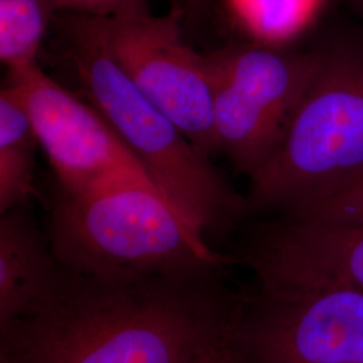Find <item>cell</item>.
<instances>
[{
  "instance_id": "obj_1",
  "label": "cell",
  "mask_w": 363,
  "mask_h": 363,
  "mask_svg": "<svg viewBox=\"0 0 363 363\" xmlns=\"http://www.w3.org/2000/svg\"><path fill=\"white\" fill-rule=\"evenodd\" d=\"M242 298L220 274L106 281L64 269L42 308L0 330V361L194 363L232 340Z\"/></svg>"
},
{
  "instance_id": "obj_9",
  "label": "cell",
  "mask_w": 363,
  "mask_h": 363,
  "mask_svg": "<svg viewBox=\"0 0 363 363\" xmlns=\"http://www.w3.org/2000/svg\"><path fill=\"white\" fill-rule=\"evenodd\" d=\"M241 256L256 279L333 283L363 292V223L281 217L256 229Z\"/></svg>"
},
{
  "instance_id": "obj_13",
  "label": "cell",
  "mask_w": 363,
  "mask_h": 363,
  "mask_svg": "<svg viewBox=\"0 0 363 363\" xmlns=\"http://www.w3.org/2000/svg\"><path fill=\"white\" fill-rule=\"evenodd\" d=\"M316 0H229L237 18L265 38H283L308 19Z\"/></svg>"
},
{
  "instance_id": "obj_10",
  "label": "cell",
  "mask_w": 363,
  "mask_h": 363,
  "mask_svg": "<svg viewBox=\"0 0 363 363\" xmlns=\"http://www.w3.org/2000/svg\"><path fill=\"white\" fill-rule=\"evenodd\" d=\"M64 269L25 206L0 220V330L33 315L55 294Z\"/></svg>"
},
{
  "instance_id": "obj_2",
  "label": "cell",
  "mask_w": 363,
  "mask_h": 363,
  "mask_svg": "<svg viewBox=\"0 0 363 363\" xmlns=\"http://www.w3.org/2000/svg\"><path fill=\"white\" fill-rule=\"evenodd\" d=\"M49 245L67 272L106 281L214 276L233 262L151 183L136 178L61 191L50 211Z\"/></svg>"
},
{
  "instance_id": "obj_16",
  "label": "cell",
  "mask_w": 363,
  "mask_h": 363,
  "mask_svg": "<svg viewBox=\"0 0 363 363\" xmlns=\"http://www.w3.org/2000/svg\"><path fill=\"white\" fill-rule=\"evenodd\" d=\"M194 363H234L232 340L208 351Z\"/></svg>"
},
{
  "instance_id": "obj_6",
  "label": "cell",
  "mask_w": 363,
  "mask_h": 363,
  "mask_svg": "<svg viewBox=\"0 0 363 363\" xmlns=\"http://www.w3.org/2000/svg\"><path fill=\"white\" fill-rule=\"evenodd\" d=\"M220 154L247 177L281 142L320 64V49L232 43L208 54Z\"/></svg>"
},
{
  "instance_id": "obj_18",
  "label": "cell",
  "mask_w": 363,
  "mask_h": 363,
  "mask_svg": "<svg viewBox=\"0 0 363 363\" xmlns=\"http://www.w3.org/2000/svg\"><path fill=\"white\" fill-rule=\"evenodd\" d=\"M357 1H359V3H361V6L363 7V0H357Z\"/></svg>"
},
{
  "instance_id": "obj_17",
  "label": "cell",
  "mask_w": 363,
  "mask_h": 363,
  "mask_svg": "<svg viewBox=\"0 0 363 363\" xmlns=\"http://www.w3.org/2000/svg\"><path fill=\"white\" fill-rule=\"evenodd\" d=\"M211 0H184L186 4V11L190 13L191 16H196L202 13L203 10H206Z\"/></svg>"
},
{
  "instance_id": "obj_3",
  "label": "cell",
  "mask_w": 363,
  "mask_h": 363,
  "mask_svg": "<svg viewBox=\"0 0 363 363\" xmlns=\"http://www.w3.org/2000/svg\"><path fill=\"white\" fill-rule=\"evenodd\" d=\"M85 97L142 163L156 189L205 234L229 233L252 213L183 130L139 91L106 50L89 16L54 18Z\"/></svg>"
},
{
  "instance_id": "obj_7",
  "label": "cell",
  "mask_w": 363,
  "mask_h": 363,
  "mask_svg": "<svg viewBox=\"0 0 363 363\" xmlns=\"http://www.w3.org/2000/svg\"><path fill=\"white\" fill-rule=\"evenodd\" d=\"M91 26L117 65L208 157L218 155L208 55L182 39L175 15L93 18Z\"/></svg>"
},
{
  "instance_id": "obj_5",
  "label": "cell",
  "mask_w": 363,
  "mask_h": 363,
  "mask_svg": "<svg viewBox=\"0 0 363 363\" xmlns=\"http://www.w3.org/2000/svg\"><path fill=\"white\" fill-rule=\"evenodd\" d=\"M232 347L234 363H363V292L255 277Z\"/></svg>"
},
{
  "instance_id": "obj_14",
  "label": "cell",
  "mask_w": 363,
  "mask_h": 363,
  "mask_svg": "<svg viewBox=\"0 0 363 363\" xmlns=\"http://www.w3.org/2000/svg\"><path fill=\"white\" fill-rule=\"evenodd\" d=\"M281 217L327 223H363V172Z\"/></svg>"
},
{
  "instance_id": "obj_15",
  "label": "cell",
  "mask_w": 363,
  "mask_h": 363,
  "mask_svg": "<svg viewBox=\"0 0 363 363\" xmlns=\"http://www.w3.org/2000/svg\"><path fill=\"white\" fill-rule=\"evenodd\" d=\"M58 11L93 18H133L150 13L148 0H54Z\"/></svg>"
},
{
  "instance_id": "obj_4",
  "label": "cell",
  "mask_w": 363,
  "mask_h": 363,
  "mask_svg": "<svg viewBox=\"0 0 363 363\" xmlns=\"http://www.w3.org/2000/svg\"><path fill=\"white\" fill-rule=\"evenodd\" d=\"M363 172V43L320 48V64L268 162L249 177L252 213L286 214Z\"/></svg>"
},
{
  "instance_id": "obj_8",
  "label": "cell",
  "mask_w": 363,
  "mask_h": 363,
  "mask_svg": "<svg viewBox=\"0 0 363 363\" xmlns=\"http://www.w3.org/2000/svg\"><path fill=\"white\" fill-rule=\"evenodd\" d=\"M7 85L25 105L61 191L76 194L124 178L155 187L99 109L55 82L38 64L10 70Z\"/></svg>"
},
{
  "instance_id": "obj_12",
  "label": "cell",
  "mask_w": 363,
  "mask_h": 363,
  "mask_svg": "<svg viewBox=\"0 0 363 363\" xmlns=\"http://www.w3.org/2000/svg\"><path fill=\"white\" fill-rule=\"evenodd\" d=\"M57 13L54 0H0V61L9 72L38 64L42 40Z\"/></svg>"
},
{
  "instance_id": "obj_11",
  "label": "cell",
  "mask_w": 363,
  "mask_h": 363,
  "mask_svg": "<svg viewBox=\"0 0 363 363\" xmlns=\"http://www.w3.org/2000/svg\"><path fill=\"white\" fill-rule=\"evenodd\" d=\"M38 138L11 86L0 93V211L23 208L34 193V159Z\"/></svg>"
}]
</instances>
